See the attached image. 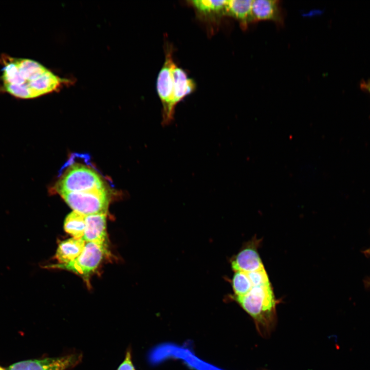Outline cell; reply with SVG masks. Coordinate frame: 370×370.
<instances>
[{
  "label": "cell",
  "mask_w": 370,
  "mask_h": 370,
  "mask_svg": "<svg viewBox=\"0 0 370 370\" xmlns=\"http://www.w3.org/2000/svg\"><path fill=\"white\" fill-rule=\"evenodd\" d=\"M2 89L15 98L33 99L58 90L66 82L40 63L2 54Z\"/></svg>",
  "instance_id": "cell-1"
},
{
  "label": "cell",
  "mask_w": 370,
  "mask_h": 370,
  "mask_svg": "<svg viewBox=\"0 0 370 370\" xmlns=\"http://www.w3.org/2000/svg\"><path fill=\"white\" fill-rule=\"evenodd\" d=\"M234 298L258 322H267L274 313L276 301L271 283L254 287L247 294Z\"/></svg>",
  "instance_id": "cell-2"
},
{
  "label": "cell",
  "mask_w": 370,
  "mask_h": 370,
  "mask_svg": "<svg viewBox=\"0 0 370 370\" xmlns=\"http://www.w3.org/2000/svg\"><path fill=\"white\" fill-rule=\"evenodd\" d=\"M107 243L87 242L81 253L67 264H57L44 266L49 269H60L71 271L87 282L107 254Z\"/></svg>",
  "instance_id": "cell-3"
},
{
  "label": "cell",
  "mask_w": 370,
  "mask_h": 370,
  "mask_svg": "<svg viewBox=\"0 0 370 370\" xmlns=\"http://www.w3.org/2000/svg\"><path fill=\"white\" fill-rule=\"evenodd\" d=\"M104 188L102 180L97 173L88 168L77 164L64 174L55 185V190L60 195Z\"/></svg>",
  "instance_id": "cell-4"
},
{
  "label": "cell",
  "mask_w": 370,
  "mask_h": 370,
  "mask_svg": "<svg viewBox=\"0 0 370 370\" xmlns=\"http://www.w3.org/2000/svg\"><path fill=\"white\" fill-rule=\"evenodd\" d=\"M60 195L74 211L84 215L107 212L109 198L104 188Z\"/></svg>",
  "instance_id": "cell-5"
},
{
  "label": "cell",
  "mask_w": 370,
  "mask_h": 370,
  "mask_svg": "<svg viewBox=\"0 0 370 370\" xmlns=\"http://www.w3.org/2000/svg\"><path fill=\"white\" fill-rule=\"evenodd\" d=\"M174 63L171 52L168 50L157 82V92L163 106L162 123L164 125L168 124L173 120L176 106L174 81L172 71Z\"/></svg>",
  "instance_id": "cell-6"
},
{
  "label": "cell",
  "mask_w": 370,
  "mask_h": 370,
  "mask_svg": "<svg viewBox=\"0 0 370 370\" xmlns=\"http://www.w3.org/2000/svg\"><path fill=\"white\" fill-rule=\"evenodd\" d=\"M82 355L71 354L61 357L30 359L16 362L7 370H67L78 365Z\"/></svg>",
  "instance_id": "cell-7"
},
{
  "label": "cell",
  "mask_w": 370,
  "mask_h": 370,
  "mask_svg": "<svg viewBox=\"0 0 370 370\" xmlns=\"http://www.w3.org/2000/svg\"><path fill=\"white\" fill-rule=\"evenodd\" d=\"M258 242L253 239L232 259L231 267L234 272H250L264 267L257 251Z\"/></svg>",
  "instance_id": "cell-8"
},
{
  "label": "cell",
  "mask_w": 370,
  "mask_h": 370,
  "mask_svg": "<svg viewBox=\"0 0 370 370\" xmlns=\"http://www.w3.org/2000/svg\"><path fill=\"white\" fill-rule=\"evenodd\" d=\"M107 214L101 213L85 216L86 226L82 237L85 243H107Z\"/></svg>",
  "instance_id": "cell-9"
},
{
  "label": "cell",
  "mask_w": 370,
  "mask_h": 370,
  "mask_svg": "<svg viewBox=\"0 0 370 370\" xmlns=\"http://www.w3.org/2000/svg\"><path fill=\"white\" fill-rule=\"evenodd\" d=\"M251 17L252 22L280 21L281 15L279 2L275 0L252 1Z\"/></svg>",
  "instance_id": "cell-10"
},
{
  "label": "cell",
  "mask_w": 370,
  "mask_h": 370,
  "mask_svg": "<svg viewBox=\"0 0 370 370\" xmlns=\"http://www.w3.org/2000/svg\"><path fill=\"white\" fill-rule=\"evenodd\" d=\"M85 243L82 238L74 237L61 242L55 255L58 264H67L76 259L82 252Z\"/></svg>",
  "instance_id": "cell-11"
},
{
  "label": "cell",
  "mask_w": 370,
  "mask_h": 370,
  "mask_svg": "<svg viewBox=\"0 0 370 370\" xmlns=\"http://www.w3.org/2000/svg\"><path fill=\"white\" fill-rule=\"evenodd\" d=\"M172 71L174 81V102L176 105L194 90L195 85L193 80L188 77L185 71L175 63Z\"/></svg>",
  "instance_id": "cell-12"
},
{
  "label": "cell",
  "mask_w": 370,
  "mask_h": 370,
  "mask_svg": "<svg viewBox=\"0 0 370 370\" xmlns=\"http://www.w3.org/2000/svg\"><path fill=\"white\" fill-rule=\"evenodd\" d=\"M252 0L227 1L225 7V15L233 17L243 25L252 22L251 17Z\"/></svg>",
  "instance_id": "cell-13"
},
{
  "label": "cell",
  "mask_w": 370,
  "mask_h": 370,
  "mask_svg": "<svg viewBox=\"0 0 370 370\" xmlns=\"http://www.w3.org/2000/svg\"><path fill=\"white\" fill-rule=\"evenodd\" d=\"M85 216L74 211L71 212L64 221L65 231L74 238H82L86 226Z\"/></svg>",
  "instance_id": "cell-14"
},
{
  "label": "cell",
  "mask_w": 370,
  "mask_h": 370,
  "mask_svg": "<svg viewBox=\"0 0 370 370\" xmlns=\"http://www.w3.org/2000/svg\"><path fill=\"white\" fill-rule=\"evenodd\" d=\"M227 1H191L190 4L201 14L207 16L225 15Z\"/></svg>",
  "instance_id": "cell-15"
},
{
  "label": "cell",
  "mask_w": 370,
  "mask_h": 370,
  "mask_svg": "<svg viewBox=\"0 0 370 370\" xmlns=\"http://www.w3.org/2000/svg\"><path fill=\"white\" fill-rule=\"evenodd\" d=\"M235 296H243L253 287L247 272H235L231 281Z\"/></svg>",
  "instance_id": "cell-16"
},
{
  "label": "cell",
  "mask_w": 370,
  "mask_h": 370,
  "mask_svg": "<svg viewBox=\"0 0 370 370\" xmlns=\"http://www.w3.org/2000/svg\"><path fill=\"white\" fill-rule=\"evenodd\" d=\"M247 273L253 287L270 283L264 267L255 271Z\"/></svg>",
  "instance_id": "cell-17"
},
{
  "label": "cell",
  "mask_w": 370,
  "mask_h": 370,
  "mask_svg": "<svg viewBox=\"0 0 370 370\" xmlns=\"http://www.w3.org/2000/svg\"><path fill=\"white\" fill-rule=\"evenodd\" d=\"M116 370H136L132 362L131 352L130 349L126 351L123 361Z\"/></svg>",
  "instance_id": "cell-18"
},
{
  "label": "cell",
  "mask_w": 370,
  "mask_h": 370,
  "mask_svg": "<svg viewBox=\"0 0 370 370\" xmlns=\"http://www.w3.org/2000/svg\"><path fill=\"white\" fill-rule=\"evenodd\" d=\"M360 87L362 90L367 91L370 94V79L366 81L362 80L360 84Z\"/></svg>",
  "instance_id": "cell-19"
},
{
  "label": "cell",
  "mask_w": 370,
  "mask_h": 370,
  "mask_svg": "<svg viewBox=\"0 0 370 370\" xmlns=\"http://www.w3.org/2000/svg\"><path fill=\"white\" fill-rule=\"evenodd\" d=\"M367 252L368 253V254L370 255V249H369L368 251H367ZM366 284H367L368 286H370V279L368 280H367V282H366Z\"/></svg>",
  "instance_id": "cell-20"
},
{
  "label": "cell",
  "mask_w": 370,
  "mask_h": 370,
  "mask_svg": "<svg viewBox=\"0 0 370 370\" xmlns=\"http://www.w3.org/2000/svg\"><path fill=\"white\" fill-rule=\"evenodd\" d=\"M0 370H7V369L4 368L3 367L0 366Z\"/></svg>",
  "instance_id": "cell-21"
}]
</instances>
